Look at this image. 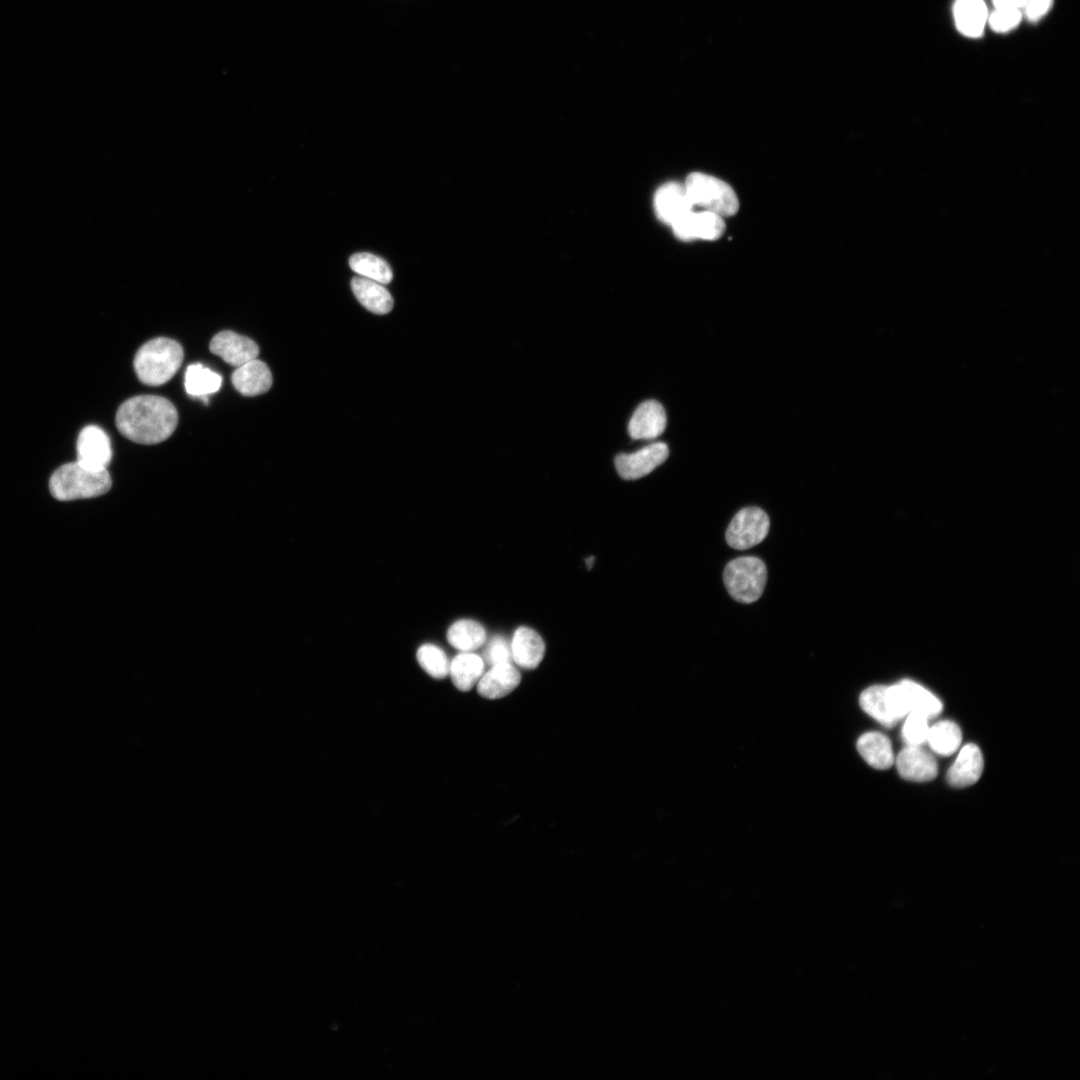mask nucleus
<instances>
[{
  "label": "nucleus",
  "instance_id": "f257e3e1",
  "mask_svg": "<svg viewBox=\"0 0 1080 1080\" xmlns=\"http://www.w3.org/2000/svg\"><path fill=\"white\" fill-rule=\"evenodd\" d=\"M115 422L119 432L129 440L151 445L171 436L178 423V413L164 397L140 395L122 403Z\"/></svg>",
  "mask_w": 1080,
  "mask_h": 1080
},
{
  "label": "nucleus",
  "instance_id": "f03ea898",
  "mask_svg": "<svg viewBox=\"0 0 1080 1080\" xmlns=\"http://www.w3.org/2000/svg\"><path fill=\"white\" fill-rule=\"evenodd\" d=\"M111 484L107 469L92 470L75 461L63 464L53 472L49 488L54 498L70 501L103 495Z\"/></svg>",
  "mask_w": 1080,
  "mask_h": 1080
},
{
  "label": "nucleus",
  "instance_id": "7ed1b4c3",
  "mask_svg": "<svg viewBox=\"0 0 1080 1080\" xmlns=\"http://www.w3.org/2000/svg\"><path fill=\"white\" fill-rule=\"evenodd\" d=\"M183 356V349L175 340L155 338L138 349L134 358V369L142 383L150 386L162 385L178 371Z\"/></svg>",
  "mask_w": 1080,
  "mask_h": 1080
},
{
  "label": "nucleus",
  "instance_id": "20e7f679",
  "mask_svg": "<svg viewBox=\"0 0 1080 1080\" xmlns=\"http://www.w3.org/2000/svg\"><path fill=\"white\" fill-rule=\"evenodd\" d=\"M691 203L721 217L732 216L739 200L732 187L719 178L704 173L690 174L684 184Z\"/></svg>",
  "mask_w": 1080,
  "mask_h": 1080
},
{
  "label": "nucleus",
  "instance_id": "39448f33",
  "mask_svg": "<svg viewBox=\"0 0 1080 1080\" xmlns=\"http://www.w3.org/2000/svg\"><path fill=\"white\" fill-rule=\"evenodd\" d=\"M767 579L764 562L753 556L739 557L730 561L723 572L725 587L730 596L741 603H752L760 598Z\"/></svg>",
  "mask_w": 1080,
  "mask_h": 1080
},
{
  "label": "nucleus",
  "instance_id": "423d86ee",
  "mask_svg": "<svg viewBox=\"0 0 1080 1080\" xmlns=\"http://www.w3.org/2000/svg\"><path fill=\"white\" fill-rule=\"evenodd\" d=\"M769 526V518L762 509L743 508L731 520L726 530V541L737 550L751 548L765 539Z\"/></svg>",
  "mask_w": 1080,
  "mask_h": 1080
},
{
  "label": "nucleus",
  "instance_id": "0eeeda50",
  "mask_svg": "<svg viewBox=\"0 0 1080 1080\" xmlns=\"http://www.w3.org/2000/svg\"><path fill=\"white\" fill-rule=\"evenodd\" d=\"M669 455L668 446L657 442L641 448L634 453H622L615 458V467L620 477L634 480L648 475L661 465Z\"/></svg>",
  "mask_w": 1080,
  "mask_h": 1080
},
{
  "label": "nucleus",
  "instance_id": "6e6552de",
  "mask_svg": "<svg viewBox=\"0 0 1080 1080\" xmlns=\"http://www.w3.org/2000/svg\"><path fill=\"white\" fill-rule=\"evenodd\" d=\"M77 460L92 470H105L112 459L108 435L96 425L84 427L77 438Z\"/></svg>",
  "mask_w": 1080,
  "mask_h": 1080
},
{
  "label": "nucleus",
  "instance_id": "1a4fd4ad",
  "mask_svg": "<svg viewBox=\"0 0 1080 1080\" xmlns=\"http://www.w3.org/2000/svg\"><path fill=\"white\" fill-rule=\"evenodd\" d=\"M674 234L681 240H716L725 231L723 217L716 213L703 210L700 212L690 211L672 226Z\"/></svg>",
  "mask_w": 1080,
  "mask_h": 1080
},
{
  "label": "nucleus",
  "instance_id": "9d476101",
  "mask_svg": "<svg viewBox=\"0 0 1080 1080\" xmlns=\"http://www.w3.org/2000/svg\"><path fill=\"white\" fill-rule=\"evenodd\" d=\"M210 351L235 367L256 359L259 354L253 340L229 330L221 331L212 338Z\"/></svg>",
  "mask_w": 1080,
  "mask_h": 1080
},
{
  "label": "nucleus",
  "instance_id": "9b49d317",
  "mask_svg": "<svg viewBox=\"0 0 1080 1080\" xmlns=\"http://www.w3.org/2000/svg\"><path fill=\"white\" fill-rule=\"evenodd\" d=\"M896 766L900 776L909 781H930L938 773L936 760L920 745H906L897 755Z\"/></svg>",
  "mask_w": 1080,
  "mask_h": 1080
},
{
  "label": "nucleus",
  "instance_id": "f8f14e48",
  "mask_svg": "<svg viewBox=\"0 0 1080 1080\" xmlns=\"http://www.w3.org/2000/svg\"><path fill=\"white\" fill-rule=\"evenodd\" d=\"M654 207L657 217L670 226L693 210L684 185L674 182L664 184L657 190Z\"/></svg>",
  "mask_w": 1080,
  "mask_h": 1080
},
{
  "label": "nucleus",
  "instance_id": "ddd939ff",
  "mask_svg": "<svg viewBox=\"0 0 1080 1080\" xmlns=\"http://www.w3.org/2000/svg\"><path fill=\"white\" fill-rule=\"evenodd\" d=\"M666 413L656 400L642 402L632 414L628 423V433L633 439H654L666 428Z\"/></svg>",
  "mask_w": 1080,
  "mask_h": 1080
},
{
  "label": "nucleus",
  "instance_id": "4468645a",
  "mask_svg": "<svg viewBox=\"0 0 1080 1080\" xmlns=\"http://www.w3.org/2000/svg\"><path fill=\"white\" fill-rule=\"evenodd\" d=\"M521 681L518 669L511 663L492 665L477 683L478 693L487 699H499L510 694Z\"/></svg>",
  "mask_w": 1080,
  "mask_h": 1080
},
{
  "label": "nucleus",
  "instance_id": "2eb2a0df",
  "mask_svg": "<svg viewBox=\"0 0 1080 1080\" xmlns=\"http://www.w3.org/2000/svg\"><path fill=\"white\" fill-rule=\"evenodd\" d=\"M235 389L244 396H256L267 392L272 385L268 366L256 359L238 366L231 376Z\"/></svg>",
  "mask_w": 1080,
  "mask_h": 1080
},
{
  "label": "nucleus",
  "instance_id": "dca6fc26",
  "mask_svg": "<svg viewBox=\"0 0 1080 1080\" xmlns=\"http://www.w3.org/2000/svg\"><path fill=\"white\" fill-rule=\"evenodd\" d=\"M510 648L512 660L526 670L538 667L545 653V643L541 636L524 626L515 631Z\"/></svg>",
  "mask_w": 1080,
  "mask_h": 1080
},
{
  "label": "nucleus",
  "instance_id": "f3484780",
  "mask_svg": "<svg viewBox=\"0 0 1080 1080\" xmlns=\"http://www.w3.org/2000/svg\"><path fill=\"white\" fill-rule=\"evenodd\" d=\"M983 771V757L975 744L965 745L947 772L948 783L957 788L970 786L978 781Z\"/></svg>",
  "mask_w": 1080,
  "mask_h": 1080
},
{
  "label": "nucleus",
  "instance_id": "a211bd4d",
  "mask_svg": "<svg viewBox=\"0 0 1080 1080\" xmlns=\"http://www.w3.org/2000/svg\"><path fill=\"white\" fill-rule=\"evenodd\" d=\"M351 288L360 304L372 313L382 315L392 310L394 301L384 284L358 275L352 278Z\"/></svg>",
  "mask_w": 1080,
  "mask_h": 1080
},
{
  "label": "nucleus",
  "instance_id": "6ab92c4d",
  "mask_svg": "<svg viewBox=\"0 0 1080 1080\" xmlns=\"http://www.w3.org/2000/svg\"><path fill=\"white\" fill-rule=\"evenodd\" d=\"M953 13L960 33L972 38L982 35L988 19L983 0H956Z\"/></svg>",
  "mask_w": 1080,
  "mask_h": 1080
},
{
  "label": "nucleus",
  "instance_id": "aec40b11",
  "mask_svg": "<svg viewBox=\"0 0 1080 1080\" xmlns=\"http://www.w3.org/2000/svg\"><path fill=\"white\" fill-rule=\"evenodd\" d=\"M897 685L908 714L918 713L929 719L941 712V701L921 685L911 680H902Z\"/></svg>",
  "mask_w": 1080,
  "mask_h": 1080
},
{
  "label": "nucleus",
  "instance_id": "412c9836",
  "mask_svg": "<svg viewBox=\"0 0 1080 1080\" xmlns=\"http://www.w3.org/2000/svg\"><path fill=\"white\" fill-rule=\"evenodd\" d=\"M484 660L472 652H462L450 662L449 675L454 686L469 691L477 685L484 673Z\"/></svg>",
  "mask_w": 1080,
  "mask_h": 1080
},
{
  "label": "nucleus",
  "instance_id": "4be33fe9",
  "mask_svg": "<svg viewBox=\"0 0 1080 1080\" xmlns=\"http://www.w3.org/2000/svg\"><path fill=\"white\" fill-rule=\"evenodd\" d=\"M857 749L864 760L876 769H888L894 763L891 742L882 733L863 734L857 741Z\"/></svg>",
  "mask_w": 1080,
  "mask_h": 1080
},
{
  "label": "nucleus",
  "instance_id": "5701e85b",
  "mask_svg": "<svg viewBox=\"0 0 1080 1080\" xmlns=\"http://www.w3.org/2000/svg\"><path fill=\"white\" fill-rule=\"evenodd\" d=\"M447 639L454 648L462 652H472L484 644L486 633L478 622L461 619L450 626Z\"/></svg>",
  "mask_w": 1080,
  "mask_h": 1080
},
{
  "label": "nucleus",
  "instance_id": "b1692460",
  "mask_svg": "<svg viewBox=\"0 0 1080 1080\" xmlns=\"http://www.w3.org/2000/svg\"><path fill=\"white\" fill-rule=\"evenodd\" d=\"M184 384L188 394L202 397L206 401L209 394L220 389L222 378L219 374L197 363L187 367Z\"/></svg>",
  "mask_w": 1080,
  "mask_h": 1080
},
{
  "label": "nucleus",
  "instance_id": "393cba45",
  "mask_svg": "<svg viewBox=\"0 0 1080 1080\" xmlns=\"http://www.w3.org/2000/svg\"><path fill=\"white\" fill-rule=\"evenodd\" d=\"M859 702L867 714L884 726L891 727L898 722L889 709L886 685L868 687L861 693Z\"/></svg>",
  "mask_w": 1080,
  "mask_h": 1080
},
{
  "label": "nucleus",
  "instance_id": "a878e982",
  "mask_svg": "<svg viewBox=\"0 0 1080 1080\" xmlns=\"http://www.w3.org/2000/svg\"><path fill=\"white\" fill-rule=\"evenodd\" d=\"M349 265L359 276L377 281L384 285L390 283L393 278V273L389 264L381 257L371 253L361 252L353 254L349 259Z\"/></svg>",
  "mask_w": 1080,
  "mask_h": 1080
},
{
  "label": "nucleus",
  "instance_id": "bb28decb",
  "mask_svg": "<svg viewBox=\"0 0 1080 1080\" xmlns=\"http://www.w3.org/2000/svg\"><path fill=\"white\" fill-rule=\"evenodd\" d=\"M962 734L952 721H940L929 727L927 742L931 749L943 756L953 754L960 746Z\"/></svg>",
  "mask_w": 1080,
  "mask_h": 1080
},
{
  "label": "nucleus",
  "instance_id": "cd10ccee",
  "mask_svg": "<svg viewBox=\"0 0 1080 1080\" xmlns=\"http://www.w3.org/2000/svg\"><path fill=\"white\" fill-rule=\"evenodd\" d=\"M420 666L433 678L443 679L449 675L450 661L445 652L434 644H424L417 651Z\"/></svg>",
  "mask_w": 1080,
  "mask_h": 1080
},
{
  "label": "nucleus",
  "instance_id": "c85d7f7f",
  "mask_svg": "<svg viewBox=\"0 0 1080 1080\" xmlns=\"http://www.w3.org/2000/svg\"><path fill=\"white\" fill-rule=\"evenodd\" d=\"M929 732L928 718L918 713H909L902 728V737L907 745H921L927 741Z\"/></svg>",
  "mask_w": 1080,
  "mask_h": 1080
},
{
  "label": "nucleus",
  "instance_id": "c756f323",
  "mask_svg": "<svg viewBox=\"0 0 1080 1080\" xmlns=\"http://www.w3.org/2000/svg\"><path fill=\"white\" fill-rule=\"evenodd\" d=\"M1022 12L1018 9L995 8L988 16L990 27L996 32H1007L1014 29L1022 18Z\"/></svg>",
  "mask_w": 1080,
  "mask_h": 1080
},
{
  "label": "nucleus",
  "instance_id": "7c9ffc66",
  "mask_svg": "<svg viewBox=\"0 0 1080 1080\" xmlns=\"http://www.w3.org/2000/svg\"><path fill=\"white\" fill-rule=\"evenodd\" d=\"M484 656L491 666L511 662L512 660L510 646L504 638L498 636L489 642Z\"/></svg>",
  "mask_w": 1080,
  "mask_h": 1080
},
{
  "label": "nucleus",
  "instance_id": "2f4dec72",
  "mask_svg": "<svg viewBox=\"0 0 1080 1080\" xmlns=\"http://www.w3.org/2000/svg\"><path fill=\"white\" fill-rule=\"evenodd\" d=\"M1052 2L1053 0H1026L1022 14L1030 21H1037L1048 12Z\"/></svg>",
  "mask_w": 1080,
  "mask_h": 1080
},
{
  "label": "nucleus",
  "instance_id": "473e14b6",
  "mask_svg": "<svg viewBox=\"0 0 1080 1080\" xmlns=\"http://www.w3.org/2000/svg\"><path fill=\"white\" fill-rule=\"evenodd\" d=\"M995 8H1008L1021 10L1026 3V0H992Z\"/></svg>",
  "mask_w": 1080,
  "mask_h": 1080
}]
</instances>
